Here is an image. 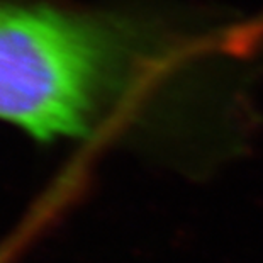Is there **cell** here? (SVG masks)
<instances>
[{
	"instance_id": "obj_1",
	"label": "cell",
	"mask_w": 263,
	"mask_h": 263,
	"mask_svg": "<svg viewBox=\"0 0 263 263\" xmlns=\"http://www.w3.org/2000/svg\"><path fill=\"white\" fill-rule=\"evenodd\" d=\"M129 49L117 22L0 2V121L37 141L88 136L131 90Z\"/></svg>"
},
{
	"instance_id": "obj_2",
	"label": "cell",
	"mask_w": 263,
	"mask_h": 263,
	"mask_svg": "<svg viewBox=\"0 0 263 263\" xmlns=\"http://www.w3.org/2000/svg\"><path fill=\"white\" fill-rule=\"evenodd\" d=\"M31 234L27 229L21 228L14 234H10L7 239L0 243V263H12L17 255L22 251V248L29 243Z\"/></svg>"
}]
</instances>
